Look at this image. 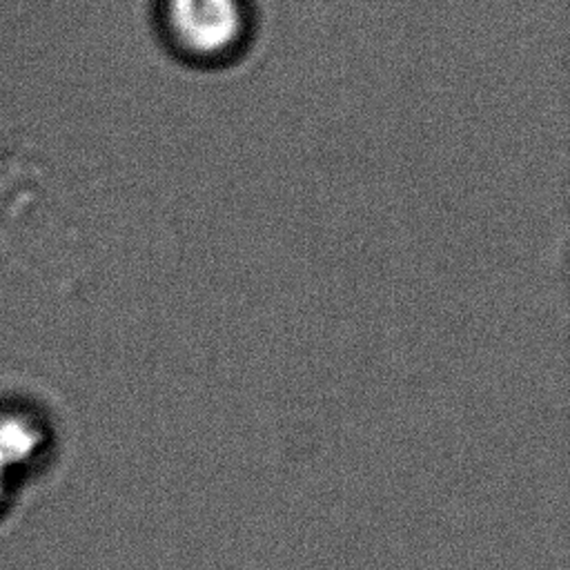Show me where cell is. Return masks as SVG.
Listing matches in <instances>:
<instances>
[{
  "instance_id": "1",
  "label": "cell",
  "mask_w": 570,
  "mask_h": 570,
  "mask_svg": "<svg viewBox=\"0 0 570 570\" xmlns=\"http://www.w3.org/2000/svg\"><path fill=\"white\" fill-rule=\"evenodd\" d=\"M163 27L183 56L216 62L243 42L247 11L243 0H163Z\"/></svg>"
},
{
  "instance_id": "2",
  "label": "cell",
  "mask_w": 570,
  "mask_h": 570,
  "mask_svg": "<svg viewBox=\"0 0 570 570\" xmlns=\"http://www.w3.org/2000/svg\"><path fill=\"white\" fill-rule=\"evenodd\" d=\"M38 448V432L31 425L9 419L0 423V461L9 468L11 463H20L31 456Z\"/></svg>"
},
{
  "instance_id": "3",
  "label": "cell",
  "mask_w": 570,
  "mask_h": 570,
  "mask_svg": "<svg viewBox=\"0 0 570 570\" xmlns=\"http://www.w3.org/2000/svg\"><path fill=\"white\" fill-rule=\"evenodd\" d=\"M7 465L0 461V499H2V494H4V483H7Z\"/></svg>"
}]
</instances>
